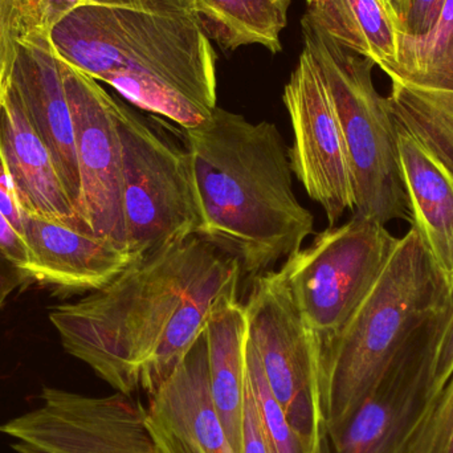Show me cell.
I'll list each match as a JSON object with an SVG mask.
<instances>
[{
	"instance_id": "obj_23",
	"label": "cell",
	"mask_w": 453,
	"mask_h": 453,
	"mask_svg": "<svg viewBox=\"0 0 453 453\" xmlns=\"http://www.w3.org/2000/svg\"><path fill=\"white\" fill-rule=\"evenodd\" d=\"M385 73L391 81L453 93V0L444 2L427 34L399 32L396 63Z\"/></svg>"
},
{
	"instance_id": "obj_31",
	"label": "cell",
	"mask_w": 453,
	"mask_h": 453,
	"mask_svg": "<svg viewBox=\"0 0 453 453\" xmlns=\"http://www.w3.org/2000/svg\"><path fill=\"white\" fill-rule=\"evenodd\" d=\"M85 4L111 5L154 13L194 12V0H85Z\"/></svg>"
},
{
	"instance_id": "obj_3",
	"label": "cell",
	"mask_w": 453,
	"mask_h": 453,
	"mask_svg": "<svg viewBox=\"0 0 453 453\" xmlns=\"http://www.w3.org/2000/svg\"><path fill=\"white\" fill-rule=\"evenodd\" d=\"M222 255L198 236L159 248L82 300L55 306L50 322L71 356L132 396L183 298Z\"/></svg>"
},
{
	"instance_id": "obj_11",
	"label": "cell",
	"mask_w": 453,
	"mask_h": 453,
	"mask_svg": "<svg viewBox=\"0 0 453 453\" xmlns=\"http://www.w3.org/2000/svg\"><path fill=\"white\" fill-rule=\"evenodd\" d=\"M60 65L76 138L80 219L93 234L127 250L116 98L84 72L61 60Z\"/></svg>"
},
{
	"instance_id": "obj_28",
	"label": "cell",
	"mask_w": 453,
	"mask_h": 453,
	"mask_svg": "<svg viewBox=\"0 0 453 453\" xmlns=\"http://www.w3.org/2000/svg\"><path fill=\"white\" fill-rule=\"evenodd\" d=\"M16 56V29L10 0H0V106L12 85Z\"/></svg>"
},
{
	"instance_id": "obj_18",
	"label": "cell",
	"mask_w": 453,
	"mask_h": 453,
	"mask_svg": "<svg viewBox=\"0 0 453 453\" xmlns=\"http://www.w3.org/2000/svg\"><path fill=\"white\" fill-rule=\"evenodd\" d=\"M396 125V124H395ZM402 174L412 225L449 281L453 282V178L411 135L396 127Z\"/></svg>"
},
{
	"instance_id": "obj_26",
	"label": "cell",
	"mask_w": 453,
	"mask_h": 453,
	"mask_svg": "<svg viewBox=\"0 0 453 453\" xmlns=\"http://www.w3.org/2000/svg\"><path fill=\"white\" fill-rule=\"evenodd\" d=\"M85 0H10L16 36H48L53 27Z\"/></svg>"
},
{
	"instance_id": "obj_27",
	"label": "cell",
	"mask_w": 453,
	"mask_h": 453,
	"mask_svg": "<svg viewBox=\"0 0 453 453\" xmlns=\"http://www.w3.org/2000/svg\"><path fill=\"white\" fill-rule=\"evenodd\" d=\"M453 372V282L449 303L441 314V329L436 338L435 353L430 375V401L441 391ZM428 401V403H430Z\"/></svg>"
},
{
	"instance_id": "obj_24",
	"label": "cell",
	"mask_w": 453,
	"mask_h": 453,
	"mask_svg": "<svg viewBox=\"0 0 453 453\" xmlns=\"http://www.w3.org/2000/svg\"><path fill=\"white\" fill-rule=\"evenodd\" d=\"M247 374L255 396L261 427L271 452L306 453L303 441L290 427L281 406L272 394L257 350L250 338L247 346Z\"/></svg>"
},
{
	"instance_id": "obj_4",
	"label": "cell",
	"mask_w": 453,
	"mask_h": 453,
	"mask_svg": "<svg viewBox=\"0 0 453 453\" xmlns=\"http://www.w3.org/2000/svg\"><path fill=\"white\" fill-rule=\"evenodd\" d=\"M449 301V281L411 226L333 350L324 386L330 447L399 354Z\"/></svg>"
},
{
	"instance_id": "obj_12",
	"label": "cell",
	"mask_w": 453,
	"mask_h": 453,
	"mask_svg": "<svg viewBox=\"0 0 453 453\" xmlns=\"http://www.w3.org/2000/svg\"><path fill=\"white\" fill-rule=\"evenodd\" d=\"M446 308L399 354L330 453H410L412 434L430 401L431 366Z\"/></svg>"
},
{
	"instance_id": "obj_19",
	"label": "cell",
	"mask_w": 453,
	"mask_h": 453,
	"mask_svg": "<svg viewBox=\"0 0 453 453\" xmlns=\"http://www.w3.org/2000/svg\"><path fill=\"white\" fill-rule=\"evenodd\" d=\"M212 402L236 453H242L247 390L248 319L239 296L223 298L204 329Z\"/></svg>"
},
{
	"instance_id": "obj_5",
	"label": "cell",
	"mask_w": 453,
	"mask_h": 453,
	"mask_svg": "<svg viewBox=\"0 0 453 453\" xmlns=\"http://www.w3.org/2000/svg\"><path fill=\"white\" fill-rule=\"evenodd\" d=\"M303 48L326 82L340 121L354 190V215L386 226L412 225L399 158L398 133L372 80L375 64L330 39L308 16L301 20Z\"/></svg>"
},
{
	"instance_id": "obj_16",
	"label": "cell",
	"mask_w": 453,
	"mask_h": 453,
	"mask_svg": "<svg viewBox=\"0 0 453 453\" xmlns=\"http://www.w3.org/2000/svg\"><path fill=\"white\" fill-rule=\"evenodd\" d=\"M0 154L24 212L87 228L12 85L0 106Z\"/></svg>"
},
{
	"instance_id": "obj_22",
	"label": "cell",
	"mask_w": 453,
	"mask_h": 453,
	"mask_svg": "<svg viewBox=\"0 0 453 453\" xmlns=\"http://www.w3.org/2000/svg\"><path fill=\"white\" fill-rule=\"evenodd\" d=\"M388 101L396 127L411 135L453 178V93L393 81Z\"/></svg>"
},
{
	"instance_id": "obj_20",
	"label": "cell",
	"mask_w": 453,
	"mask_h": 453,
	"mask_svg": "<svg viewBox=\"0 0 453 453\" xmlns=\"http://www.w3.org/2000/svg\"><path fill=\"white\" fill-rule=\"evenodd\" d=\"M306 15L341 47L383 72L396 63L399 28L382 0H306Z\"/></svg>"
},
{
	"instance_id": "obj_34",
	"label": "cell",
	"mask_w": 453,
	"mask_h": 453,
	"mask_svg": "<svg viewBox=\"0 0 453 453\" xmlns=\"http://www.w3.org/2000/svg\"><path fill=\"white\" fill-rule=\"evenodd\" d=\"M24 280H27L26 276L19 269L0 257V306Z\"/></svg>"
},
{
	"instance_id": "obj_17",
	"label": "cell",
	"mask_w": 453,
	"mask_h": 453,
	"mask_svg": "<svg viewBox=\"0 0 453 453\" xmlns=\"http://www.w3.org/2000/svg\"><path fill=\"white\" fill-rule=\"evenodd\" d=\"M240 264L222 255L202 274L183 298L167 325L156 350L140 372V390L156 394L174 374L194 343L203 334L215 306L229 296H239Z\"/></svg>"
},
{
	"instance_id": "obj_14",
	"label": "cell",
	"mask_w": 453,
	"mask_h": 453,
	"mask_svg": "<svg viewBox=\"0 0 453 453\" xmlns=\"http://www.w3.org/2000/svg\"><path fill=\"white\" fill-rule=\"evenodd\" d=\"M12 87L35 132L50 150L66 194L79 214L81 180L73 119L60 60L50 44V37L16 36Z\"/></svg>"
},
{
	"instance_id": "obj_21",
	"label": "cell",
	"mask_w": 453,
	"mask_h": 453,
	"mask_svg": "<svg viewBox=\"0 0 453 453\" xmlns=\"http://www.w3.org/2000/svg\"><path fill=\"white\" fill-rule=\"evenodd\" d=\"M292 0H194V13L222 50L261 45L281 52V34Z\"/></svg>"
},
{
	"instance_id": "obj_25",
	"label": "cell",
	"mask_w": 453,
	"mask_h": 453,
	"mask_svg": "<svg viewBox=\"0 0 453 453\" xmlns=\"http://www.w3.org/2000/svg\"><path fill=\"white\" fill-rule=\"evenodd\" d=\"M410 453H453V372L426 407L412 434Z\"/></svg>"
},
{
	"instance_id": "obj_29",
	"label": "cell",
	"mask_w": 453,
	"mask_h": 453,
	"mask_svg": "<svg viewBox=\"0 0 453 453\" xmlns=\"http://www.w3.org/2000/svg\"><path fill=\"white\" fill-rule=\"evenodd\" d=\"M242 453H272L266 443L255 396L247 374V390H245L244 419H242Z\"/></svg>"
},
{
	"instance_id": "obj_15",
	"label": "cell",
	"mask_w": 453,
	"mask_h": 453,
	"mask_svg": "<svg viewBox=\"0 0 453 453\" xmlns=\"http://www.w3.org/2000/svg\"><path fill=\"white\" fill-rule=\"evenodd\" d=\"M28 279L72 293L105 287L140 256L89 229L23 211Z\"/></svg>"
},
{
	"instance_id": "obj_32",
	"label": "cell",
	"mask_w": 453,
	"mask_h": 453,
	"mask_svg": "<svg viewBox=\"0 0 453 453\" xmlns=\"http://www.w3.org/2000/svg\"><path fill=\"white\" fill-rule=\"evenodd\" d=\"M444 2L446 0H412L401 32L410 35L427 34L438 20Z\"/></svg>"
},
{
	"instance_id": "obj_33",
	"label": "cell",
	"mask_w": 453,
	"mask_h": 453,
	"mask_svg": "<svg viewBox=\"0 0 453 453\" xmlns=\"http://www.w3.org/2000/svg\"><path fill=\"white\" fill-rule=\"evenodd\" d=\"M0 211L23 234V210L16 196L15 188L4 159L0 154Z\"/></svg>"
},
{
	"instance_id": "obj_7",
	"label": "cell",
	"mask_w": 453,
	"mask_h": 453,
	"mask_svg": "<svg viewBox=\"0 0 453 453\" xmlns=\"http://www.w3.org/2000/svg\"><path fill=\"white\" fill-rule=\"evenodd\" d=\"M116 119L127 250L142 256L196 236L203 215L190 151L117 100Z\"/></svg>"
},
{
	"instance_id": "obj_6",
	"label": "cell",
	"mask_w": 453,
	"mask_h": 453,
	"mask_svg": "<svg viewBox=\"0 0 453 453\" xmlns=\"http://www.w3.org/2000/svg\"><path fill=\"white\" fill-rule=\"evenodd\" d=\"M398 242L385 226L354 215L345 225L319 232L279 271L313 338L322 396L335 343L377 284Z\"/></svg>"
},
{
	"instance_id": "obj_35",
	"label": "cell",
	"mask_w": 453,
	"mask_h": 453,
	"mask_svg": "<svg viewBox=\"0 0 453 453\" xmlns=\"http://www.w3.org/2000/svg\"><path fill=\"white\" fill-rule=\"evenodd\" d=\"M386 7L390 11L398 26L399 32L403 28L404 21H406L407 15H409L410 7H411L412 0H382Z\"/></svg>"
},
{
	"instance_id": "obj_30",
	"label": "cell",
	"mask_w": 453,
	"mask_h": 453,
	"mask_svg": "<svg viewBox=\"0 0 453 453\" xmlns=\"http://www.w3.org/2000/svg\"><path fill=\"white\" fill-rule=\"evenodd\" d=\"M0 257L15 266L28 279L29 255L26 240L0 211Z\"/></svg>"
},
{
	"instance_id": "obj_8",
	"label": "cell",
	"mask_w": 453,
	"mask_h": 453,
	"mask_svg": "<svg viewBox=\"0 0 453 453\" xmlns=\"http://www.w3.org/2000/svg\"><path fill=\"white\" fill-rule=\"evenodd\" d=\"M244 306L250 340L290 427L306 453H330L313 338L279 271L256 277Z\"/></svg>"
},
{
	"instance_id": "obj_9",
	"label": "cell",
	"mask_w": 453,
	"mask_h": 453,
	"mask_svg": "<svg viewBox=\"0 0 453 453\" xmlns=\"http://www.w3.org/2000/svg\"><path fill=\"white\" fill-rule=\"evenodd\" d=\"M39 409L0 426L18 453H158L145 407L132 396L80 395L44 388Z\"/></svg>"
},
{
	"instance_id": "obj_1",
	"label": "cell",
	"mask_w": 453,
	"mask_h": 453,
	"mask_svg": "<svg viewBox=\"0 0 453 453\" xmlns=\"http://www.w3.org/2000/svg\"><path fill=\"white\" fill-rule=\"evenodd\" d=\"M182 133L203 215L196 236L253 276L303 248L314 217L296 196L289 151L276 125L217 106Z\"/></svg>"
},
{
	"instance_id": "obj_2",
	"label": "cell",
	"mask_w": 453,
	"mask_h": 453,
	"mask_svg": "<svg viewBox=\"0 0 453 453\" xmlns=\"http://www.w3.org/2000/svg\"><path fill=\"white\" fill-rule=\"evenodd\" d=\"M50 44L64 63L180 129L217 109L218 56L194 12L82 4L53 27Z\"/></svg>"
},
{
	"instance_id": "obj_10",
	"label": "cell",
	"mask_w": 453,
	"mask_h": 453,
	"mask_svg": "<svg viewBox=\"0 0 453 453\" xmlns=\"http://www.w3.org/2000/svg\"><path fill=\"white\" fill-rule=\"evenodd\" d=\"M293 129V174L322 207L329 226L354 212L348 153L332 96L313 56L303 48L282 95Z\"/></svg>"
},
{
	"instance_id": "obj_13",
	"label": "cell",
	"mask_w": 453,
	"mask_h": 453,
	"mask_svg": "<svg viewBox=\"0 0 453 453\" xmlns=\"http://www.w3.org/2000/svg\"><path fill=\"white\" fill-rule=\"evenodd\" d=\"M148 398L145 422L157 452L236 453L212 402L204 332L174 374Z\"/></svg>"
}]
</instances>
